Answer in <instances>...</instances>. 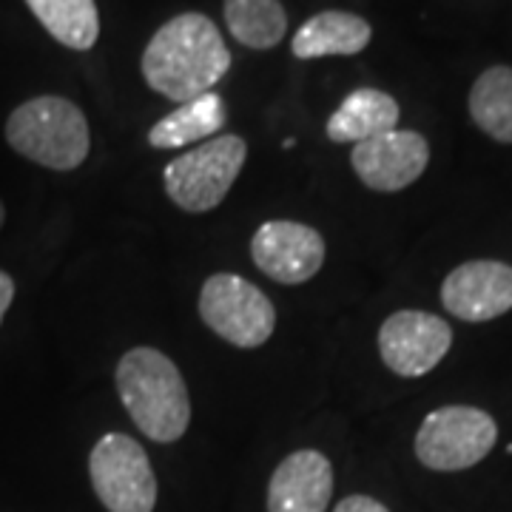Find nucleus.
<instances>
[{
	"label": "nucleus",
	"mask_w": 512,
	"mask_h": 512,
	"mask_svg": "<svg viewBox=\"0 0 512 512\" xmlns=\"http://www.w3.org/2000/svg\"><path fill=\"white\" fill-rule=\"evenodd\" d=\"M3 220H6V208H3V202H0V228H3Z\"/></svg>",
	"instance_id": "obj_21"
},
{
	"label": "nucleus",
	"mask_w": 512,
	"mask_h": 512,
	"mask_svg": "<svg viewBox=\"0 0 512 512\" xmlns=\"http://www.w3.org/2000/svg\"><path fill=\"white\" fill-rule=\"evenodd\" d=\"M399 103L379 89H356L342 100L328 120V137L333 143H365L399 126Z\"/></svg>",
	"instance_id": "obj_14"
},
{
	"label": "nucleus",
	"mask_w": 512,
	"mask_h": 512,
	"mask_svg": "<svg viewBox=\"0 0 512 512\" xmlns=\"http://www.w3.org/2000/svg\"><path fill=\"white\" fill-rule=\"evenodd\" d=\"M251 256L268 279L282 285H302L319 274L325 262V239L311 225L271 220L256 228Z\"/></svg>",
	"instance_id": "obj_9"
},
{
	"label": "nucleus",
	"mask_w": 512,
	"mask_h": 512,
	"mask_svg": "<svg viewBox=\"0 0 512 512\" xmlns=\"http://www.w3.org/2000/svg\"><path fill=\"white\" fill-rule=\"evenodd\" d=\"M333 512H390L384 507L382 501H376V498H370V495H348L345 501H339L336 504V510Z\"/></svg>",
	"instance_id": "obj_19"
},
{
	"label": "nucleus",
	"mask_w": 512,
	"mask_h": 512,
	"mask_svg": "<svg viewBox=\"0 0 512 512\" xmlns=\"http://www.w3.org/2000/svg\"><path fill=\"white\" fill-rule=\"evenodd\" d=\"M353 171L370 191H402L413 185L430 163V146L419 131H387L356 143L350 154Z\"/></svg>",
	"instance_id": "obj_10"
},
{
	"label": "nucleus",
	"mask_w": 512,
	"mask_h": 512,
	"mask_svg": "<svg viewBox=\"0 0 512 512\" xmlns=\"http://www.w3.org/2000/svg\"><path fill=\"white\" fill-rule=\"evenodd\" d=\"M228 69L231 52L220 29L200 12H185L163 23L143 52L148 86L180 106L211 92Z\"/></svg>",
	"instance_id": "obj_1"
},
{
	"label": "nucleus",
	"mask_w": 512,
	"mask_h": 512,
	"mask_svg": "<svg viewBox=\"0 0 512 512\" xmlns=\"http://www.w3.org/2000/svg\"><path fill=\"white\" fill-rule=\"evenodd\" d=\"M245 157L248 146L237 134H222L185 151L165 165L168 200L188 214H205L217 208L228 197L231 185L237 183Z\"/></svg>",
	"instance_id": "obj_4"
},
{
	"label": "nucleus",
	"mask_w": 512,
	"mask_h": 512,
	"mask_svg": "<svg viewBox=\"0 0 512 512\" xmlns=\"http://www.w3.org/2000/svg\"><path fill=\"white\" fill-rule=\"evenodd\" d=\"M470 117L495 143H512V69L493 66L470 89Z\"/></svg>",
	"instance_id": "obj_17"
},
{
	"label": "nucleus",
	"mask_w": 512,
	"mask_h": 512,
	"mask_svg": "<svg viewBox=\"0 0 512 512\" xmlns=\"http://www.w3.org/2000/svg\"><path fill=\"white\" fill-rule=\"evenodd\" d=\"M200 316L234 348H259L276 328V308L254 282L237 274H214L200 291Z\"/></svg>",
	"instance_id": "obj_6"
},
{
	"label": "nucleus",
	"mask_w": 512,
	"mask_h": 512,
	"mask_svg": "<svg viewBox=\"0 0 512 512\" xmlns=\"http://www.w3.org/2000/svg\"><path fill=\"white\" fill-rule=\"evenodd\" d=\"M370 23L353 12H319L293 35V55L299 60L328 55H359L370 43Z\"/></svg>",
	"instance_id": "obj_13"
},
{
	"label": "nucleus",
	"mask_w": 512,
	"mask_h": 512,
	"mask_svg": "<svg viewBox=\"0 0 512 512\" xmlns=\"http://www.w3.org/2000/svg\"><path fill=\"white\" fill-rule=\"evenodd\" d=\"M228 32L248 49H274L282 43L288 18L279 0H225Z\"/></svg>",
	"instance_id": "obj_18"
},
{
	"label": "nucleus",
	"mask_w": 512,
	"mask_h": 512,
	"mask_svg": "<svg viewBox=\"0 0 512 512\" xmlns=\"http://www.w3.org/2000/svg\"><path fill=\"white\" fill-rule=\"evenodd\" d=\"M89 476L100 504L109 512H154L157 478L140 441L106 433L89 456Z\"/></svg>",
	"instance_id": "obj_7"
},
{
	"label": "nucleus",
	"mask_w": 512,
	"mask_h": 512,
	"mask_svg": "<svg viewBox=\"0 0 512 512\" xmlns=\"http://www.w3.org/2000/svg\"><path fill=\"white\" fill-rule=\"evenodd\" d=\"M453 330L450 325L427 311H399L384 319L379 330L382 362L396 376L419 379L450 353Z\"/></svg>",
	"instance_id": "obj_8"
},
{
	"label": "nucleus",
	"mask_w": 512,
	"mask_h": 512,
	"mask_svg": "<svg viewBox=\"0 0 512 512\" xmlns=\"http://www.w3.org/2000/svg\"><path fill=\"white\" fill-rule=\"evenodd\" d=\"M43 29L66 49L89 52L100 35V15L94 0H26Z\"/></svg>",
	"instance_id": "obj_16"
},
{
	"label": "nucleus",
	"mask_w": 512,
	"mask_h": 512,
	"mask_svg": "<svg viewBox=\"0 0 512 512\" xmlns=\"http://www.w3.org/2000/svg\"><path fill=\"white\" fill-rule=\"evenodd\" d=\"M333 495V467L319 450H296L271 476L268 512H325Z\"/></svg>",
	"instance_id": "obj_12"
},
{
	"label": "nucleus",
	"mask_w": 512,
	"mask_h": 512,
	"mask_svg": "<svg viewBox=\"0 0 512 512\" xmlns=\"http://www.w3.org/2000/svg\"><path fill=\"white\" fill-rule=\"evenodd\" d=\"M12 299H15V282L6 271H0V322H3L6 311L12 308Z\"/></svg>",
	"instance_id": "obj_20"
},
{
	"label": "nucleus",
	"mask_w": 512,
	"mask_h": 512,
	"mask_svg": "<svg viewBox=\"0 0 512 512\" xmlns=\"http://www.w3.org/2000/svg\"><path fill=\"white\" fill-rule=\"evenodd\" d=\"M225 103L220 94L208 92L188 100L177 111H171L163 117L157 126L148 131V146L154 148H183L205 140V137H217L225 126Z\"/></svg>",
	"instance_id": "obj_15"
},
{
	"label": "nucleus",
	"mask_w": 512,
	"mask_h": 512,
	"mask_svg": "<svg viewBox=\"0 0 512 512\" xmlns=\"http://www.w3.org/2000/svg\"><path fill=\"white\" fill-rule=\"evenodd\" d=\"M6 140L20 157L52 171H74L92 148L83 111L55 94L26 100L12 111L6 120Z\"/></svg>",
	"instance_id": "obj_3"
},
{
	"label": "nucleus",
	"mask_w": 512,
	"mask_h": 512,
	"mask_svg": "<svg viewBox=\"0 0 512 512\" xmlns=\"http://www.w3.org/2000/svg\"><path fill=\"white\" fill-rule=\"evenodd\" d=\"M498 441L495 419L470 404H450L427 413L416 433V458L427 470L458 473L490 456Z\"/></svg>",
	"instance_id": "obj_5"
},
{
	"label": "nucleus",
	"mask_w": 512,
	"mask_h": 512,
	"mask_svg": "<svg viewBox=\"0 0 512 512\" xmlns=\"http://www.w3.org/2000/svg\"><path fill=\"white\" fill-rule=\"evenodd\" d=\"M441 305L461 322H490L512 311V268L498 259H470L441 282Z\"/></svg>",
	"instance_id": "obj_11"
},
{
	"label": "nucleus",
	"mask_w": 512,
	"mask_h": 512,
	"mask_svg": "<svg viewBox=\"0 0 512 512\" xmlns=\"http://www.w3.org/2000/svg\"><path fill=\"white\" fill-rule=\"evenodd\" d=\"M117 393L137 430L151 441H180L191 424V399L180 367L154 348H131L117 365Z\"/></svg>",
	"instance_id": "obj_2"
}]
</instances>
